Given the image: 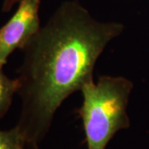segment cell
<instances>
[{
	"mask_svg": "<svg viewBox=\"0 0 149 149\" xmlns=\"http://www.w3.org/2000/svg\"><path fill=\"white\" fill-rule=\"evenodd\" d=\"M27 142L17 126L0 130V149H25Z\"/></svg>",
	"mask_w": 149,
	"mask_h": 149,
	"instance_id": "cell-5",
	"label": "cell"
},
{
	"mask_svg": "<svg viewBox=\"0 0 149 149\" xmlns=\"http://www.w3.org/2000/svg\"><path fill=\"white\" fill-rule=\"evenodd\" d=\"M123 31L122 23L99 21L78 1L70 0L22 49L16 78L21 113L16 126L31 148L39 149L65 100L93 80L97 60Z\"/></svg>",
	"mask_w": 149,
	"mask_h": 149,
	"instance_id": "cell-1",
	"label": "cell"
},
{
	"mask_svg": "<svg viewBox=\"0 0 149 149\" xmlns=\"http://www.w3.org/2000/svg\"><path fill=\"white\" fill-rule=\"evenodd\" d=\"M22 0H3V6H2V11L3 12H9L13 8V7L19 3Z\"/></svg>",
	"mask_w": 149,
	"mask_h": 149,
	"instance_id": "cell-6",
	"label": "cell"
},
{
	"mask_svg": "<svg viewBox=\"0 0 149 149\" xmlns=\"http://www.w3.org/2000/svg\"><path fill=\"white\" fill-rule=\"evenodd\" d=\"M133 88L130 80L110 75L83 85V104L78 112L88 149H105L118 131L129 128L127 107Z\"/></svg>",
	"mask_w": 149,
	"mask_h": 149,
	"instance_id": "cell-2",
	"label": "cell"
},
{
	"mask_svg": "<svg viewBox=\"0 0 149 149\" xmlns=\"http://www.w3.org/2000/svg\"><path fill=\"white\" fill-rule=\"evenodd\" d=\"M41 0H22L14 14L0 28V68L11 54L22 49L40 29Z\"/></svg>",
	"mask_w": 149,
	"mask_h": 149,
	"instance_id": "cell-3",
	"label": "cell"
},
{
	"mask_svg": "<svg viewBox=\"0 0 149 149\" xmlns=\"http://www.w3.org/2000/svg\"><path fill=\"white\" fill-rule=\"evenodd\" d=\"M17 79L8 77L3 68H0V118L3 117L10 108L13 98L17 92Z\"/></svg>",
	"mask_w": 149,
	"mask_h": 149,
	"instance_id": "cell-4",
	"label": "cell"
}]
</instances>
